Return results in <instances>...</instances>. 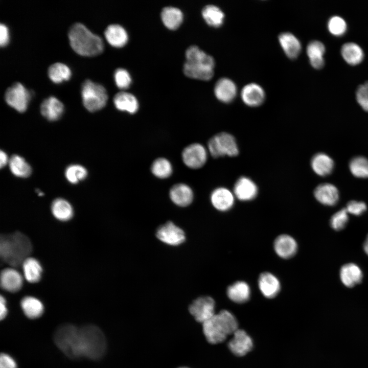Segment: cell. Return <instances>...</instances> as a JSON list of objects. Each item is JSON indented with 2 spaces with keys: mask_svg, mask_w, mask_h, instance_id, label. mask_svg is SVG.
Instances as JSON below:
<instances>
[{
  "mask_svg": "<svg viewBox=\"0 0 368 368\" xmlns=\"http://www.w3.org/2000/svg\"><path fill=\"white\" fill-rule=\"evenodd\" d=\"M363 248L365 253L368 255V235L364 241Z\"/></svg>",
  "mask_w": 368,
  "mask_h": 368,
  "instance_id": "obj_51",
  "label": "cell"
},
{
  "mask_svg": "<svg viewBox=\"0 0 368 368\" xmlns=\"http://www.w3.org/2000/svg\"><path fill=\"white\" fill-rule=\"evenodd\" d=\"M157 238L163 242L170 245H178L186 239L184 232L171 221L159 226L156 231Z\"/></svg>",
  "mask_w": 368,
  "mask_h": 368,
  "instance_id": "obj_12",
  "label": "cell"
},
{
  "mask_svg": "<svg viewBox=\"0 0 368 368\" xmlns=\"http://www.w3.org/2000/svg\"><path fill=\"white\" fill-rule=\"evenodd\" d=\"M9 159L7 156V154L3 151H1L0 153V166L1 168H2L5 166L8 163H9Z\"/></svg>",
  "mask_w": 368,
  "mask_h": 368,
  "instance_id": "obj_50",
  "label": "cell"
},
{
  "mask_svg": "<svg viewBox=\"0 0 368 368\" xmlns=\"http://www.w3.org/2000/svg\"><path fill=\"white\" fill-rule=\"evenodd\" d=\"M181 157L187 167L193 169H199L203 167L206 162L207 150L201 144L193 143L183 149Z\"/></svg>",
  "mask_w": 368,
  "mask_h": 368,
  "instance_id": "obj_10",
  "label": "cell"
},
{
  "mask_svg": "<svg viewBox=\"0 0 368 368\" xmlns=\"http://www.w3.org/2000/svg\"><path fill=\"white\" fill-rule=\"evenodd\" d=\"M280 44L286 56L291 59L298 57L301 51V44L293 34L282 33L279 36Z\"/></svg>",
  "mask_w": 368,
  "mask_h": 368,
  "instance_id": "obj_24",
  "label": "cell"
},
{
  "mask_svg": "<svg viewBox=\"0 0 368 368\" xmlns=\"http://www.w3.org/2000/svg\"><path fill=\"white\" fill-rule=\"evenodd\" d=\"M81 96L84 106L90 112L103 108L108 99L106 89L102 85L89 79L82 83Z\"/></svg>",
  "mask_w": 368,
  "mask_h": 368,
  "instance_id": "obj_7",
  "label": "cell"
},
{
  "mask_svg": "<svg viewBox=\"0 0 368 368\" xmlns=\"http://www.w3.org/2000/svg\"><path fill=\"white\" fill-rule=\"evenodd\" d=\"M53 216L58 220L66 221L71 219L74 211L71 204L66 200L58 198L54 200L51 205Z\"/></svg>",
  "mask_w": 368,
  "mask_h": 368,
  "instance_id": "obj_34",
  "label": "cell"
},
{
  "mask_svg": "<svg viewBox=\"0 0 368 368\" xmlns=\"http://www.w3.org/2000/svg\"><path fill=\"white\" fill-rule=\"evenodd\" d=\"M202 16L205 22L210 26L217 28L220 27L224 20L223 12L217 6L209 5L202 10Z\"/></svg>",
  "mask_w": 368,
  "mask_h": 368,
  "instance_id": "obj_36",
  "label": "cell"
},
{
  "mask_svg": "<svg viewBox=\"0 0 368 368\" xmlns=\"http://www.w3.org/2000/svg\"><path fill=\"white\" fill-rule=\"evenodd\" d=\"M208 150L214 157L224 156H235L239 149L234 137L226 132H221L213 136L209 141Z\"/></svg>",
  "mask_w": 368,
  "mask_h": 368,
  "instance_id": "obj_8",
  "label": "cell"
},
{
  "mask_svg": "<svg viewBox=\"0 0 368 368\" xmlns=\"http://www.w3.org/2000/svg\"><path fill=\"white\" fill-rule=\"evenodd\" d=\"M71 75V71L69 67L61 62H56L52 64L48 70L50 79L56 83L69 80Z\"/></svg>",
  "mask_w": 368,
  "mask_h": 368,
  "instance_id": "obj_37",
  "label": "cell"
},
{
  "mask_svg": "<svg viewBox=\"0 0 368 368\" xmlns=\"http://www.w3.org/2000/svg\"><path fill=\"white\" fill-rule=\"evenodd\" d=\"M32 93L21 83L15 82L7 88L5 99L7 103L19 112L27 109Z\"/></svg>",
  "mask_w": 368,
  "mask_h": 368,
  "instance_id": "obj_9",
  "label": "cell"
},
{
  "mask_svg": "<svg viewBox=\"0 0 368 368\" xmlns=\"http://www.w3.org/2000/svg\"><path fill=\"white\" fill-rule=\"evenodd\" d=\"M226 293L231 301L241 304L246 302L249 299L250 289L246 282L237 281L228 287Z\"/></svg>",
  "mask_w": 368,
  "mask_h": 368,
  "instance_id": "obj_29",
  "label": "cell"
},
{
  "mask_svg": "<svg viewBox=\"0 0 368 368\" xmlns=\"http://www.w3.org/2000/svg\"><path fill=\"white\" fill-rule=\"evenodd\" d=\"M68 37L73 50L81 56H96L103 51L101 38L81 23H75L71 27Z\"/></svg>",
  "mask_w": 368,
  "mask_h": 368,
  "instance_id": "obj_2",
  "label": "cell"
},
{
  "mask_svg": "<svg viewBox=\"0 0 368 368\" xmlns=\"http://www.w3.org/2000/svg\"><path fill=\"white\" fill-rule=\"evenodd\" d=\"M258 286L262 294L268 298L274 297L279 293L281 288L278 279L268 272L260 274L258 279Z\"/></svg>",
  "mask_w": 368,
  "mask_h": 368,
  "instance_id": "obj_19",
  "label": "cell"
},
{
  "mask_svg": "<svg viewBox=\"0 0 368 368\" xmlns=\"http://www.w3.org/2000/svg\"><path fill=\"white\" fill-rule=\"evenodd\" d=\"M21 307L25 314L29 318L35 319L40 317L43 312V306L37 298L26 296L21 301Z\"/></svg>",
  "mask_w": 368,
  "mask_h": 368,
  "instance_id": "obj_35",
  "label": "cell"
},
{
  "mask_svg": "<svg viewBox=\"0 0 368 368\" xmlns=\"http://www.w3.org/2000/svg\"><path fill=\"white\" fill-rule=\"evenodd\" d=\"M327 26L329 32L337 37L343 35L347 30L346 21L338 16L331 17L328 20Z\"/></svg>",
  "mask_w": 368,
  "mask_h": 368,
  "instance_id": "obj_42",
  "label": "cell"
},
{
  "mask_svg": "<svg viewBox=\"0 0 368 368\" xmlns=\"http://www.w3.org/2000/svg\"><path fill=\"white\" fill-rule=\"evenodd\" d=\"M214 93L216 98L223 103H230L237 95V87L235 83L226 78L220 79L216 83Z\"/></svg>",
  "mask_w": 368,
  "mask_h": 368,
  "instance_id": "obj_20",
  "label": "cell"
},
{
  "mask_svg": "<svg viewBox=\"0 0 368 368\" xmlns=\"http://www.w3.org/2000/svg\"><path fill=\"white\" fill-rule=\"evenodd\" d=\"M186 61L183 73L188 77L197 80H210L214 74L213 58L196 45L189 47L186 51Z\"/></svg>",
  "mask_w": 368,
  "mask_h": 368,
  "instance_id": "obj_3",
  "label": "cell"
},
{
  "mask_svg": "<svg viewBox=\"0 0 368 368\" xmlns=\"http://www.w3.org/2000/svg\"><path fill=\"white\" fill-rule=\"evenodd\" d=\"M32 250V246L29 239L20 232L1 237V258L4 262L12 266L22 265L29 257Z\"/></svg>",
  "mask_w": 368,
  "mask_h": 368,
  "instance_id": "obj_1",
  "label": "cell"
},
{
  "mask_svg": "<svg viewBox=\"0 0 368 368\" xmlns=\"http://www.w3.org/2000/svg\"><path fill=\"white\" fill-rule=\"evenodd\" d=\"M351 173L358 178H368V159L363 156L352 158L349 163Z\"/></svg>",
  "mask_w": 368,
  "mask_h": 368,
  "instance_id": "obj_40",
  "label": "cell"
},
{
  "mask_svg": "<svg viewBox=\"0 0 368 368\" xmlns=\"http://www.w3.org/2000/svg\"><path fill=\"white\" fill-rule=\"evenodd\" d=\"M114 78L116 85L121 89H126L131 85V76L125 69H117L114 74Z\"/></svg>",
  "mask_w": 368,
  "mask_h": 368,
  "instance_id": "obj_43",
  "label": "cell"
},
{
  "mask_svg": "<svg viewBox=\"0 0 368 368\" xmlns=\"http://www.w3.org/2000/svg\"><path fill=\"white\" fill-rule=\"evenodd\" d=\"M22 284V278L20 273L12 268L3 269L1 273V286L5 290L10 292L18 291Z\"/></svg>",
  "mask_w": 368,
  "mask_h": 368,
  "instance_id": "obj_21",
  "label": "cell"
},
{
  "mask_svg": "<svg viewBox=\"0 0 368 368\" xmlns=\"http://www.w3.org/2000/svg\"><path fill=\"white\" fill-rule=\"evenodd\" d=\"M314 196L323 204L332 206L338 201L339 193L332 184L325 183L318 186L314 190Z\"/></svg>",
  "mask_w": 368,
  "mask_h": 368,
  "instance_id": "obj_22",
  "label": "cell"
},
{
  "mask_svg": "<svg viewBox=\"0 0 368 368\" xmlns=\"http://www.w3.org/2000/svg\"><path fill=\"white\" fill-rule=\"evenodd\" d=\"M215 302L211 297H199L190 305L189 310L196 321L203 323L214 316Z\"/></svg>",
  "mask_w": 368,
  "mask_h": 368,
  "instance_id": "obj_11",
  "label": "cell"
},
{
  "mask_svg": "<svg viewBox=\"0 0 368 368\" xmlns=\"http://www.w3.org/2000/svg\"><path fill=\"white\" fill-rule=\"evenodd\" d=\"M311 165L315 173L319 176H325L332 172L334 168V162L327 154L318 153L312 157Z\"/></svg>",
  "mask_w": 368,
  "mask_h": 368,
  "instance_id": "obj_31",
  "label": "cell"
},
{
  "mask_svg": "<svg viewBox=\"0 0 368 368\" xmlns=\"http://www.w3.org/2000/svg\"><path fill=\"white\" fill-rule=\"evenodd\" d=\"M258 189L256 184L247 177H241L235 184L234 194L241 201H250L257 195Z\"/></svg>",
  "mask_w": 368,
  "mask_h": 368,
  "instance_id": "obj_14",
  "label": "cell"
},
{
  "mask_svg": "<svg viewBox=\"0 0 368 368\" xmlns=\"http://www.w3.org/2000/svg\"><path fill=\"white\" fill-rule=\"evenodd\" d=\"M348 212L346 208L342 209L335 213L330 220L331 227L336 231L343 229L348 221Z\"/></svg>",
  "mask_w": 368,
  "mask_h": 368,
  "instance_id": "obj_44",
  "label": "cell"
},
{
  "mask_svg": "<svg viewBox=\"0 0 368 368\" xmlns=\"http://www.w3.org/2000/svg\"><path fill=\"white\" fill-rule=\"evenodd\" d=\"M104 35L107 42L116 48L124 47L128 40V36L125 29L118 24L108 26L104 32Z\"/></svg>",
  "mask_w": 368,
  "mask_h": 368,
  "instance_id": "obj_25",
  "label": "cell"
},
{
  "mask_svg": "<svg viewBox=\"0 0 368 368\" xmlns=\"http://www.w3.org/2000/svg\"><path fill=\"white\" fill-rule=\"evenodd\" d=\"M233 334V337L228 343L229 349L236 356L245 355L253 347L252 339L242 329H238Z\"/></svg>",
  "mask_w": 368,
  "mask_h": 368,
  "instance_id": "obj_13",
  "label": "cell"
},
{
  "mask_svg": "<svg viewBox=\"0 0 368 368\" xmlns=\"http://www.w3.org/2000/svg\"><path fill=\"white\" fill-rule=\"evenodd\" d=\"M79 344L82 356L92 360L101 358L106 351L104 335L94 325H86L79 328Z\"/></svg>",
  "mask_w": 368,
  "mask_h": 368,
  "instance_id": "obj_5",
  "label": "cell"
},
{
  "mask_svg": "<svg viewBox=\"0 0 368 368\" xmlns=\"http://www.w3.org/2000/svg\"><path fill=\"white\" fill-rule=\"evenodd\" d=\"M7 314V309L6 307V301L5 298L1 295L0 297V318L1 319H4Z\"/></svg>",
  "mask_w": 368,
  "mask_h": 368,
  "instance_id": "obj_49",
  "label": "cell"
},
{
  "mask_svg": "<svg viewBox=\"0 0 368 368\" xmlns=\"http://www.w3.org/2000/svg\"><path fill=\"white\" fill-rule=\"evenodd\" d=\"M9 165L11 172L16 176L24 178L28 177L31 173L30 165L24 158L18 155H14L10 158Z\"/></svg>",
  "mask_w": 368,
  "mask_h": 368,
  "instance_id": "obj_38",
  "label": "cell"
},
{
  "mask_svg": "<svg viewBox=\"0 0 368 368\" xmlns=\"http://www.w3.org/2000/svg\"><path fill=\"white\" fill-rule=\"evenodd\" d=\"M64 111L62 103L55 97L51 96L43 100L40 106L42 115L49 121H56L62 116Z\"/></svg>",
  "mask_w": 368,
  "mask_h": 368,
  "instance_id": "obj_23",
  "label": "cell"
},
{
  "mask_svg": "<svg viewBox=\"0 0 368 368\" xmlns=\"http://www.w3.org/2000/svg\"><path fill=\"white\" fill-rule=\"evenodd\" d=\"M161 19L164 25L169 29L176 30L183 21L181 11L174 7H167L161 12Z\"/></svg>",
  "mask_w": 368,
  "mask_h": 368,
  "instance_id": "obj_32",
  "label": "cell"
},
{
  "mask_svg": "<svg viewBox=\"0 0 368 368\" xmlns=\"http://www.w3.org/2000/svg\"><path fill=\"white\" fill-rule=\"evenodd\" d=\"M341 55L344 60L351 65L360 64L363 60L364 52L362 48L354 42H347L341 48Z\"/></svg>",
  "mask_w": 368,
  "mask_h": 368,
  "instance_id": "obj_30",
  "label": "cell"
},
{
  "mask_svg": "<svg viewBox=\"0 0 368 368\" xmlns=\"http://www.w3.org/2000/svg\"><path fill=\"white\" fill-rule=\"evenodd\" d=\"M169 197L175 204L185 207L192 202L194 194L189 186L184 183H178L171 188Z\"/></svg>",
  "mask_w": 368,
  "mask_h": 368,
  "instance_id": "obj_16",
  "label": "cell"
},
{
  "mask_svg": "<svg viewBox=\"0 0 368 368\" xmlns=\"http://www.w3.org/2000/svg\"><path fill=\"white\" fill-rule=\"evenodd\" d=\"M9 41V32L8 27L3 24L0 25V44L5 47Z\"/></svg>",
  "mask_w": 368,
  "mask_h": 368,
  "instance_id": "obj_48",
  "label": "cell"
},
{
  "mask_svg": "<svg viewBox=\"0 0 368 368\" xmlns=\"http://www.w3.org/2000/svg\"><path fill=\"white\" fill-rule=\"evenodd\" d=\"M179 368H188V367H179Z\"/></svg>",
  "mask_w": 368,
  "mask_h": 368,
  "instance_id": "obj_52",
  "label": "cell"
},
{
  "mask_svg": "<svg viewBox=\"0 0 368 368\" xmlns=\"http://www.w3.org/2000/svg\"><path fill=\"white\" fill-rule=\"evenodd\" d=\"M243 102L247 106L257 107L264 101L265 94L262 87L258 84L251 83L244 86L241 93Z\"/></svg>",
  "mask_w": 368,
  "mask_h": 368,
  "instance_id": "obj_17",
  "label": "cell"
},
{
  "mask_svg": "<svg viewBox=\"0 0 368 368\" xmlns=\"http://www.w3.org/2000/svg\"><path fill=\"white\" fill-rule=\"evenodd\" d=\"M346 209L349 213L359 216L365 211L366 205L363 202L352 200L348 203Z\"/></svg>",
  "mask_w": 368,
  "mask_h": 368,
  "instance_id": "obj_46",
  "label": "cell"
},
{
  "mask_svg": "<svg viewBox=\"0 0 368 368\" xmlns=\"http://www.w3.org/2000/svg\"><path fill=\"white\" fill-rule=\"evenodd\" d=\"M87 174L86 169L79 165H72L65 170V175L67 180L72 183H77L84 179Z\"/></svg>",
  "mask_w": 368,
  "mask_h": 368,
  "instance_id": "obj_41",
  "label": "cell"
},
{
  "mask_svg": "<svg viewBox=\"0 0 368 368\" xmlns=\"http://www.w3.org/2000/svg\"><path fill=\"white\" fill-rule=\"evenodd\" d=\"M79 328L70 324L59 327L54 334V341L58 347L68 357H82L79 344Z\"/></svg>",
  "mask_w": 368,
  "mask_h": 368,
  "instance_id": "obj_6",
  "label": "cell"
},
{
  "mask_svg": "<svg viewBox=\"0 0 368 368\" xmlns=\"http://www.w3.org/2000/svg\"><path fill=\"white\" fill-rule=\"evenodd\" d=\"M356 97L362 108L368 112V82L360 85L357 89Z\"/></svg>",
  "mask_w": 368,
  "mask_h": 368,
  "instance_id": "obj_45",
  "label": "cell"
},
{
  "mask_svg": "<svg viewBox=\"0 0 368 368\" xmlns=\"http://www.w3.org/2000/svg\"><path fill=\"white\" fill-rule=\"evenodd\" d=\"M274 249L280 257L288 259L292 257L296 252L297 244L293 237L288 235L283 234L275 239Z\"/></svg>",
  "mask_w": 368,
  "mask_h": 368,
  "instance_id": "obj_18",
  "label": "cell"
},
{
  "mask_svg": "<svg viewBox=\"0 0 368 368\" xmlns=\"http://www.w3.org/2000/svg\"><path fill=\"white\" fill-rule=\"evenodd\" d=\"M113 103L116 108L130 114L135 113L139 110V104L136 97L132 94L121 91L113 98Z\"/></svg>",
  "mask_w": 368,
  "mask_h": 368,
  "instance_id": "obj_26",
  "label": "cell"
},
{
  "mask_svg": "<svg viewBox=\"0 0 368 368\" xmlns=\"http://www.w3.org/2000/svg\"><path fill=\"white\" fill-rule=\"evenodd\" d=\"M307 54L311 66L315 69L321 68L325 63L324 55L325 53L324 44L318 40L309 42L306 49Z\"/></svg>",
  "mask_w": 368,
  "mask_h": 368,
  "instance_id": "obj_28",
  "label": "cell"
},
{
  "mask_svg": "<svg viewBox=\"0 0 368 368\" xmlns=\"http://www.w3.org/2000/svg\"><path fill=\"white\" fill-rule=\"evenodd\" d=\"M21 265L24 277L28 282L34 283L40 280L42 269L37 260L34 258L28 257L23 262Z\"/></svg>",
  "mask_w": 368,
  "mask_h": 368,
  "instance_id": "obj_33",
  "label": "cell"
},
{
  "mask_svg": "<svg viewBox=\"0 0 368 368\" xmlns=\"http://www.w3.org/2000/svg\"><path fill=\"white\" fill-rule=\"evenodd\" d=\"M211 202L217 210L225 212L231 209L235 202V195L230 190L224 187L215 189L211 193Z\"/></svg>",
  "mask_w": 368,
  "mask_h": 368,
  "instance_id": "obj_15",
  "label": "cell"
},
{
  "mask_svg": "<svg viewBox=\"0 0 368 368\" xmlns=\"http://www.w3.org/2000/svg\"><path fill=\"white\" fill-rule=\"evenodd\" d=\"M340 278L344 285L352 287L361 282L362 272L359 267L355 264L348 263L341 267Z\"/></svg>",
  "mask_w": 368,
  "mask_h": 368,
  "instance_id": "obj_27",
  "label": "cell"
},
{
  "mask_svg": "<svg viewBox=\"0 0 368 368\" xmlns=\"http://www.w3.org/2000/svg\"><path fill=\"white\" fill-rule=\"evenodd\" d=\"M0 368H17V365L11 357L2 353L0 356Z\"/></svg>",
  "mask_w": 368,
  "mask_h": 368,
  "instance_id": "obj_47",
  "label": "cell"
},
{
  "mask_svg": "<svg viewBox=\"0 0 368 368\" xmlns=\"http://www.w3.org/2000/svg\"><path fill=\"white\" fill-rule=\"evenodd\" d=\"M238 321L229 311L223 310L202 324L204 335L208 341L216 344L223 341L238 330Z\"/></svg>",
  "mask_w": 368,
  "mask_h": 368,
  "instance_id": "obj_4",
  "label": "cell"
},
{
  "mask_svg": "<svg viewBox=\"0 0 368 368\" xmlns=\"http://www.w3.org/2000/svg\"><path fill=\"white\" fill-rule=\"evenodd\" d=\"M151 171L155 177L165 179L171 175L173 167L168 159L164 157H159L153 162L151 166Z\"/></svg>",
  "mask_w": 368,
  "mask_h": 368,
  "instance_id": "obj_39",
  "label": "cell"
}]
</instances>
